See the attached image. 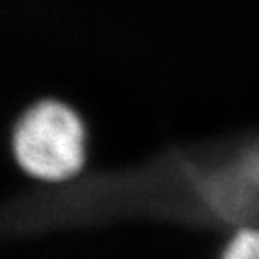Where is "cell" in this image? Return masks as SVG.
Segmentation results:
<instances>
[{"label": "cell", "mask_w": 259, "mask_h": 259, "mask_svg": "<svg viewBox=\"0 0 259 259\" xmlns=\"http://www.w3.org/2000/svg\"><path fill=\"white\" fill-rule=\"evenodd\" d=\"M220 259H259V225L238 229L227 239Z\"/></svg>", "instance_id": "7a4b0ae2"}, {"label": "cell", "mask_w": 259, "mask_h": 259, "mask_svg": "<svg viewBox=\"0 0 259 259\" xmlns=\"http://www.w3.org/2000/svg\"><path fill=\"white\" fill-rule=\"evenodd\" d=\"M16 166L44 184L79 177L89 162V128L79 112L60 99H40L25 108L11 132Z\"/></svg>", "instance_id": "6da1fadb"}]
</instances>
